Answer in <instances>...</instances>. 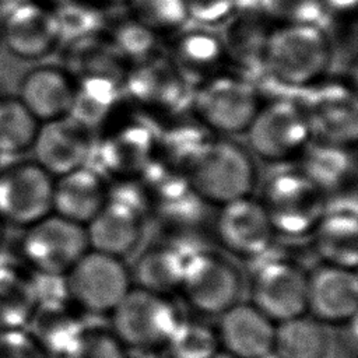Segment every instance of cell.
Returning <instances> with one entry per match:
<instances>
[{"label": "cell", "instance_id": "cell-36", "mask_svg": "<svg viewBox=\"0 0 358 358\" xmlns=\"http://www.w3.org/2000/svg\"><path fill=\"white\" fill-rule=\"evenodd\" d=\"M130 15L154 34L176 32L189 20L185 0H129Z\"/></svg>", "mask_w": 358, "mask_h": 358}, {"label": "cell", "instance_id": "cell-32", "mask_svg": "<svg viewBox=\"0 0 358 358\" xmlns=\"http://www.w3.org/2000/svg\"><path fill=\"white\" fill-rule=\"evenodd\" d=\"M39 122L17 96H0V155L31 151Z\"/></svg>", "mask_w": 358, "mask_h": 358}, {"label": "cell", "instance_id": "cell-22", "mask_svg": "<svg viewBox=\"0 0 358 358\" xmlns=\"http://www.w3.org/2000/svg\"><path fill=\"white\" fill-rule=\"evenodd\" d=\"M169 60L189 83L199 84L221 73L227 57L218 35L207 28H194L175 36Z\"/></svg>", "mask_w": 358, "mask_h": 358}, {"label": "cell", "instance_id": "cell-13", "mask_svg": "<svg viewBox=\"0 0 358 358\" xmlns=\"http://www.w3.org/2000/svg\"><path fill=\"white\" fill-rule=\"evenodd\" d=\"M4 10L0 38L7 49L24 60H39L60 42L53 10L36 0H20Z\"/></svg>", "mask_w": 358, "mask_h": 358}, {"label": "cell", "instance_id": "cell-40", "mask_svg": "<svg viewBox=\"0 0 358 358\" xmlns=\"http://www.w3.org/2000/svg\"><path fill=\"white\" fill-rule=\"evenodd\" d=\"M187 15L203 27L227 22L239 8V0H185Z\"/></svg>", "mask_w": 358, "mask_h": 358}, {"label": "cell", "instance_id": "cell-14", "mask_svg": "<svg viewBox=\"0 0 358 358\" xmlns=\"http://www.w3.org/2000/svg\"><path fill=\"white\" fill-rule=\"evenodd\" d=\"M218 207L214 231L225 250L241 259H256L268 250L275 232L259 200L246 196Z\"/></svg>", "mask_w": 358, "mask_h": 358}, {"label": "cell", "instance_id": "cell-10", "mask_svg": "<svg viewBox=\"0 0 358 358\" xmlns=\"http://www.w3.org/2000/svg\"><path fill=\"white\" fill-rule=\"evenodd\" d=\"M55 178L34 159L18 161L0 171V217L28 227L53 213Z\"/></svg>", "mask_w": 358, "mask_h": 358}, {"label": "cell", "instance_id": "cell-18", "mask_svg": "<svg viewBox=\"0 0 358 358\" xmlns=\"http://www.w3.org/2000/svg\"><path fill=\"white\" fill-rule=\"evenodd\" d=\"M275 323L250 302H236L218 315L220 350L231 358H266L273 352Z\"/></svg>", "mask_w": 358, "mask_h": 358}, {"label": "cell", "instance_id": "cell-47", "mask_svg": "<svg viewBox=\"0 0 358 358\" xmlns=\"http://www.w3.org/2000/svg\"><path fill=\"white\" fill-rule=\"evenodd\" d=\"M0 42H1V38H0Z\"/></svg>", "mask_w": 358, "mask_h": 358}, {"label": "cell", "instance_id": "cell-19", "mask_svg": "<svg viewBox=\"0 0 358 358\" xmlns=\"http://www.w3.org/2000/svg\"><path fill=\"white\" fill-rule=\"evenodd\" d=\"M17 98L39 123L67 116L74 98V77L63 67L36 66L21 78Z\"/></svg>", "mask_w": 358, "mask_h": 358}, {"label": "cell", "instance_id": "cell-17", "mask_svg": "<svg viewBox=\"0 0 358 358\" xmlns=\"http://www.w3.org/2000/svg\"><path fill=\"white\" fill-rule=\"evenodd\" d=\"M355 268L323 263L308 274L306 312L320 323L340 324L357 317Z\"/></svg>", "mask_w": 358, "mask_h": 358}, {"label": "cell", "instance_id": "cell-31", "mask_svg": "<svg viewBox=\"0 0 358 358\" xmlns=\"http://www.w3.org/2000/svg\"><path fill=\"white\" fill-rule=\"evenodd\" d=\"M329 347L323 323L299 315L275 323L273 354L275 358H324Z\"/></svg>", "mask_w": 358, "mask_h": 358}, {"label": "cell", "instance_id": "cell-41", "mask_svg": "<svg viewBox=\"0 0 358 358\" xmlns=\"http://www.w3.org/2000/svg\"><path fill=\"white\" fill-rule=\"evenodd\" d=\"M340 329V344L347 352V355H357V348H358V338H357V317L350 319L344 323L337 324Z\"/></svg>", "mask_w": 358, "mask_h": 358}, {"label": "cell", "instance_id": "cell-27", "mask_svg": "<svg viewBox=\"0 0 358 358\" xmlns=\"http://www.w3.org/2000/svg\"><path fill=\"white\" fill-rule=\"evenodd\" d=\"M38 302L34 273L0 259V330L27 327Z\"/></svg>", "mask_w": 358, "mask_h": 358}, {"label": "cell", "instance_id": "cell-23", "mask_svg": "<svg viewBox=\"0 0 358 358\" xmlns=\"http://www.w3.org/2000/svg\"><path fill=\"white\" fill-rule=\"evenodd\" d=\"M317 253L327 264L355 268L358 263V224L355 207L326 210L312 232Z\"/></svg>", "mask_w": 358, "mask_h": 358}, {"label": "cell", "instance_id": "cell-7", "mask_svg": "<svg viewBox=\"0 0 358 358\" xmlns=\"http://www.w3.org/2000/svg\"><path fill=\"white\" fill-rule=\"evenodd\" d=\"M66 294L78 310L110 313L133 287L120 257L88 249L64 275Z\"/></svg>", "mask_w": 358, "mask_h": 358}, {"label": "cell", "instance_id": "cell-46", "mask_svg": "<svg viewBox=\"0 0 358 358\" xmlns=\"http://www.w3.org/2000/svg\"><path fill=\"white\" fill-rule=\"evenodd\" d=\"M50 1H55V3H59V1H63V0H50Z\"/></svg>", "mask_w": 358, "mask_h": 358}, {"label": "cell", "instance_id": "cell-5", "mask_svg": "<svg viewBox=\"0 0 358 358\" xmlns=\"http://www.w3.org/2000/svg\"><path fill=\"white\" fill-rule=\"evenodd\" d=\"M190 105L206 129L221 134L245 133L260 108L256 87L234 73H217L199 83Z\"/></svg>", "mask_w": 358, "mask_h": 358}, {"label": "cell", "instance_id": "cell-45", "mask_svg": "<svg viewBox=\"0 0 358 358\" xmlns=\"http://www.w3.org/2000/svg\"><path fill=\"white\" fill-rule=\"evenodd\" d=\"M105 1H110V3H122V1H129V0H105Z\"/></svg>", "mask_w": 358, "mask_h": 358}, {"label": "cell", "instance_id": "cell-12", "mask_svg": "<svg viewBox=\"0 0 358 358\" xmlns=\"http://www.w3.org/2000/svg\"><path fill=\"white\" fill-rule=\"evenodd\" d=\"M308 274L295 263L270 260L256 270L250 303L274 323L306 313Z\"/></svg>", "mask_w": 358, "mask_h": 358}, {"label": "cell", "instance_id": "cell-39", "mask_svg": "<svg viewBox=\"0 0 358 358\" xmlns=\"http://www.w3.org/2000/svg\"><path fill=\"white\" fill-rule=\"evenodd\" d=\"M0 358H53L27 327L0 330Z\"/></svg>", "mask_w": 358, "mask_h": 358}, {"label": "cell", "instance_id": "cell-21", "mask_svg": "<svg viewBox=\"0 0 358 358\" xmlns=\"http://www.w3.org/2000/svg\"><path fill=\"white\" fill-rule=\"evenodd\" d=\"M108 200L103 176L84 165L55 178L53 213L87 225Z\"/></svg>", "mask_w": 358, "mask_h": 358}, {"label": "cell", "instance_id": "cell-26", "mask_svg": "<svg viewBox=\"0 0 358 358\" xmlns=\"http://www.w3.org/2000/svg\"><path fill=\"white\" fill-rule=\"evenodd\" d=\"M187 255L172 245H154L137 257L130 270L131 282L134 287L171 296L179 291Z\"/></svg>", "mask_w": 358, "mask_h": 358}, {"label": "cell", "instance_id": "cell-33", "mask_svg": "<svg viewBox=\"0 0 358 358\" xmlns=\"http://www.w3.org/2000/svg\"><path fill=\"white\" fill-rule=\"evenodd\" d=\"M52 10L56 18L60 42H74L96 36L106 27V17L102 11L84 1L63 0Z\"/></svg>", "mask_w": 358, "mask_h": 358}, {"label": "cell", "instance_id": "cell-44", "mask_svg": "<svg viewBox=\"0 0 358 358\" xmlns=\"http://www.w3.org/2000/svg\"><path fill=\"white\" fill-rule=\"evenodd\" d=\"M17 1H20V0H0V7H6V6H10Z\"/></svg>", "mask_w": 358, "mask_h": 358}, {"label": "cell", "instance_id": "cell-1", "mask_svg": "<svg viewBox=\"0 0 358 358\" xmlns=\"http://www.w3.org/2000/svg\"><path fill=\"white\" fill-rule=\"evenodd\" d=\"M333 46L320 24H280L270 29L263 70L277 83L306 90L323 80Z\"/></svg>", "mask_w": 358, "mask_h": 358}, {"label": "cell", "instance_id": "cell-28", "mask_svg": "<svg viewBox=\"0 0 358 358\" xmlns=\"http://www.w3.org/2000/svg\"><path fill=\"white\" fill-rule=\"evenodd\" d=\"M225 24L221 41L227 62H232L242 70H263V59L267 38L271 28H267L260 15H232Z\"/></svg>", "mask_w": 358, "mask_h": 358}, {"label": "cell", "instance_id": "cell-15", "mask_svg": "<svg viewBox=\"0 0 358 358\" xmlns=\"http://www.w3.org/2000/svg\"><path fill=\"white\" fill-rule=\"evenodd\" d=\"M189 85L169 57L157 55L134 63L123 77V92L138 105L159 112H176L190 102Z\"/></svg>", "mask_w": 358, "mask_h": 358}, {"label": "cell", "instance_id": "cell-38", "mask_svg": "<svg viewBox=\"0 0 358 358\" xmlns=\"http://www.w3.org/2000/svg\"><path fill=\"white\" fill-rule=\"evenodd\" d=\"M263 15L280 24H319L324 15L322 0H259Z\"/></svg>", "mask_w": 358, "mask_h": 358}, {"label": "cell", "instance_id": "cell-8", "mask_svg": "<svg viewBox=\"0 0 358 358\" xmlns=\"http://www.w3.org/2000/svg\"><path fill=\"white\" fill-rule=\"evenodd\" d=\"M245 133L252 154L270 164H282L301 155L312 141L301 103L285 98L260 105Z\"/></svg>", "mask_w": 358, "mask_h": 358}, {"label": "cell", "instance_id": "cell-2", "mask_svg": "<svg viewBox=\"0 0 358 358\" xmlns=\"http://www.w3.org/2000/svg\"><path fill=\"white\" fill-rule=\"evenodd\" d=\"M182 175L204 203L215 206L252 196L257 183L252 154L224 137H210L185 166Z\"/></svg>", "mask_w": 358, "mask_h": 358}, {"label": "cell", "instance_id": "cell-25", "mask_svg": "<svg viewBox=\"0 0 358 358\" xmlns=\"http://www.w3.org/2000/svg\"><path fill=\"white\" fill-rule=\"evenodd\" d=\"M123 95V78L110 74L74 77V98L69 116L88 129H95L112 115Z\"/></svg>", "mask_w": 358, "mask_h": 358}, {"label": "cell", "instance_id": "cell-30", "mask_svg": "<svg viewBox=\"0 0 358 358\" xmlns=\"http://www.w3.org/2000/svg\"><path fill=\"white\" fill-rule=\"evenodd\" d=\"M301 155V169L326 194L345 187L355 175V159L345 145L310 141Z\"/></svg>", "mask_w": 358, "mask_h": 358}, {"label": "cell", "instance_id": "cell-20", "mask_svg": "<svg viewBox=\"0 0 358 358\" xmlns=\"http://www.w3.org/2000/svg\"><path fill=\"white\" fill-rule=\"evenodd\" d=\"M143 218V213L134 206L108 197L85 225L90 249L120 259L127 256L140 242Z\"/></svg>", "mask_w": 358, "mask_h": 358}, {"label": "cell", "instance_id": "cell-35", "mask_svg": "<svg viewBox=\"0 0 358 358\" xmlns=\"http://www.w3.org/2000/svg\"><path fill=\"white\" fill-rule=\"evenodd\" d=\"M165 350L171 358H214L220 345L215 329L203 322L182 319Z\"/></svg>", "mask_w": 358, "mask_h": 358}, {"label": "cell", "instance_id": "cell-3", "mask_svg": "<svg viewBox=\"0 0 358 358\" xmlns=\"http://www.w3.org/2000/svg\"><path fill=\"white\" fill-rule=\"evenodd\" d=\"M326 193L301 168L278 169L263 185L259 200L275 234L312 235L327 210Z\"/></svg>", "mask_w": 358, "mask_h": 358}, {"label": "cell", "instance_id": "cell-11", "mask_svg": "<svg viewBox=\"0 0 358 358\" xmlns=\"http://www.w3.org/2000/svg\"><path fill=\"white\" fill-rule=\"evenodd\" d=\"M299 102L312 133V140L348 147L357 140L358 110L355 92L338 81H323L306 88Z\"/></svg>", "mask_w": 358, "mask_h": 358}, {"label": "cell", "instance_id": "cell-6", "mask_svg": "<svg viewBox=\"0 0 358 358\" xmlns=\"http://www.w3.org/2000/svg\"><path fill=\"white\" fill-rule=\"evenodd\" d=\"M88 249L85 227L56 213L25 227L20 242L24 264L50 277H64Z\"/></svg>", "mask_w": 358, "mask_h": 358}, {"label": "cell", "instance_id": "cell-9", "mask_svg": "<svg viewBox=\"0 0 358 358\" xmlns=\"http://www.w3.org/2000/svg\"><path fill=\"white\" fill-rule=\"evenodd\" d=\"M241 291V274L229 260L207 250L187 255L178 292L194 312L218 316L239 301Z\"/></svg>", "mask_w": 358, "mask_h": 358}, {"label": "cell", "instance_id": "cell-34", "mask_svg": "<svg viewBox=\"0 0 358 358\" xmlns=\"http://www.w3.org/2000/svg\"><path fill=\"white\" fill-rule=\"evenodd\" d=\"M106 39L119 57L131 64L157 55V34L145 28L131 15L113 24Z\"/></svg>", "mask_w": 358, "mask_h": 358}, {"label": "cell", "instance_id": "cell-29", "mask_svg": "<svg viewBox=\"0 0 358 358\" xmlns=\"http://www.w3.org/2000/svg\"><path fill=\"white\" fill-rule=\"evenodd\" d=\"M27 329L55 357L60 355L84 330L78 315L64 299L38 303Z\"/></svg>", "mask_w": 358, "mask_h": 358}, {"label": "cell", "instance_id": "cell-43", "mask_svg": "<svg viewBox=\"0 0 358 358\" xmlns=\"http://www.w3.org/2000/svg\"><path fill=\"white\" fill-rule=\"evenodd\" d=\"M3 238H4V221L0 217V252H1V245H3Z\"/></svg>", "mask_w": 358, "mask_h": 358}, {"label": "cell", "instance_id": "cell-37", "mask_svg": "<svg viewBox=\"0 0 358 358\" xmlns=\"http://www.w3.org/2000/svg\"><path fill=\"white\" fill-rule=\"evenodd\" d=\"M57 358H130V355L110 329L84 327Z\"/></svg>", "mask_w": 358, "mask_h": 358}, {"label": "cell", "instance_id": "cell-16", "mask_svg": "<svg viewBox=\"0 0 358 358\" xmlns=\"http://www.w3.org/2000/svg\"><path fill=\"white\" fill-rule=\"evenodd\" d=\"M31 151L46 172L62 176L87 165L92 152L91 129L69 115L39 123Z\"/></svg>", "mask_w": 358, "mask_h": 358}, {"label": "cell", "instance_id": "cell-42", "mask_svg": "<svg viewBox=\"0 0 358 358\" xmlns=\"http://www.w3.org/2000/svg\"><path fill=\"white\" fill-rule=\"evenodd\" d=\"M324 8H331L334 11H350L355 7L357 0H322Z\"/></svg>", "mask_w": 358, "mask_h": 358}, {"label": "cell", "instance_id": "cell-24", "mask_svg": "<svg viewBox=\"0 0 358 358\" xmlns=\"http://www.w3.org/2000/svg\"><path fill=\"white\" fill-rule=\"evenodd\" d=\"M155 140L147 126L126 123L108 133L99 147L102 165L115 175L141 173L151 162Z\"/></svg>", "mask_w": 358, "mask_h": 358}, {"label": "cell", "instance_id": "cell-4", "mask_svg": "<svg viewBox=\"0 0 358 358\" xmlns=\"http://www.w3.org/2000/svg\"><path fill=\"white\" fill-rule=\"evenodd\" d=\"M110 330L127 350L165 348L182 317L171 296L131 287L109 313Z\"/></svg>", "mask_w": 358, "mask_h": 358}]
</instances>
